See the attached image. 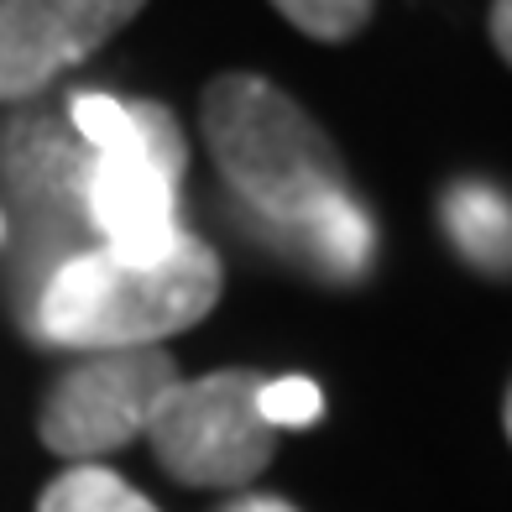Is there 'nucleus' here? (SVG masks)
<instances>
[{"label":"nucleus","instance_id":"f257e3e1","mask_svg":"<svg viewBox=\"0 0 512 512\" xmlns=\"http://www.w3.org/2000/svg\"><path fill=\"white\" fill-rule=\"evenodd\" d=\"M225 267L209 241L178 230L152 262H121L110 251H79L42 283L32 340L53 351H131L194 330L220 304Z\"/></svg>","mask_w":512,"mask_h":512},{"label":"nucleus","instance_id":"f03ea898","mask_svg":"<svg viewBox=\"0 0 512 512\" xmlns=\"http://www.w3.org/2000/svg\"><path fill=\"white\" fill-rule=\"evenodd\" d=\"M199 126L246 220H293L319 199L351 189L330 131L262 74L209 79Z\"/></svg>","mask_w":512,"mask_h":512},{"label":"nucleus","instance_id":"7ed1b4c3","mask_svg":"<svg viewBox=\"0 0 512 512\" xmlns=\"http://www.w3.org/2000/svg\"><path fill=\"white\" fill-rule=\"evenodd\" d=\"M256 371L173 382L147 418V445L178 486H246L272 465L277 429L256 413Z\"/></svg>","mask_w":512,"mask_h":512},{"label":"nucleus","instance_id":"20e7f679","mask_svg":"<svg viewBox=\"0 0 512 512\" xmlns=\"http://www.w3.org/2000/svg\"><path fill=\"white\" fill-rule=\"evenodd\" d=\"M0 173H6L11 209H16V220H6V230H16L11 288H16L21 330H32L42 283L68 256L84 251L79 230H89V215H84L89 162L48 121H16L0 131Z\"/></svg>","mask_w":512,"mask_h":512},{"label":"nucleus","instance_id":"39448f33","mask_svg":"<svg viewBox=\"0 0 512 512\" xmlns=\"http://www.w3.org/2000/svg\"><path fill=\"white\" fill-rule=\"evenodd\" d=\"M136 142L126 152L89 157L84 173V215L100 236V251L121 262H152L178 241V178L189 147L168 105L136 100Z\"/></svg>","mask_w":512,"mask_h":512},{"label":"nucleus","instance_id":"423d86ee","mask_svg":"<svg viewBox=\"0 0 512 512\" xmlns=\"http://www.w3.org/2000/svg\"><path fill=\"white\" fill-rule=\"evenodd\" d=\"M178 382V361L162 345L131 351H89L42 398L37 434L68 465H100L147 434V418L162 392Z\"/></svg>","mask_w":512,"mask_h":512},{"label":"nucleus","instance_id":"0eeeda50","mask_svg":"<svg viewBox=\"0 0 512 512\" xmlns=\"http://www.w3.org/2000/svg\"><path fill=\"white\" fill-rule=\"evenodd\" d=\"M147 0H0V100H32L131 27Z\"/></svg>","mask_w":512,"mask_h":512},{"label":"nucleus","instance_id":"6e6552de","mask_svg":"<svg viewBox=\"0 0 512 512\" xmlns=\"http://www.w3.org/2000/svg\"><path fill=\"white\" fill-rule=\"evenodd\" d=\"M246 230L267 241V251L314 272L319 283H361L377 256V225L351 189L319 199L293 220H246Z\"/></svg>","mask_w":512,"mask_h":512},{"label":"nucleus","instance_id":"1a4fd4ad","mask_svg":"<svg viewBox=\"0 0 512 512\" xmlns=\"http://www.w3.org/2000/svg\"><path fill=\"white\" fill-rule=\"evenodd\" d=\"M439 225H445V241L481 277H492V283L512 277V204L502 189H492L481 178L450 183L439 194Z\"/></svg>","mask_w":512,"mask_h":512},{"label":"nucleus","instance_id":"9d476101","mask_svg":"<svg viewBox=\"0 0 512 512\" xmlns=\"http://www.w3.org/2000/svg\"><path fill=\"white\" fill-rule=\"evenodd\" d=\"M37 512H157V507L105 465H68L58 481H48Z\"/></svg>","mask_w":512,"mask_h":512},{"label":"nucleus","instance_id":"9b49d317","mask_svg":"<svg viewBox=\"0 0 512 512\" xmlns=\"http://www.w3.org/2000/svg\"><path fill=\"white\" fill-rule=\"evenodd\" d=\"M68 121H74L79 142L105 157V152H126L136 142V115L131 105H121L115 95H100V89H89V95H74V105H68Z\"/></svg>","mask_w":512,"mask_h":512},{"label":"nucleus","instance_id":"f8f14e48","mask_svg":"<svg viewBox=\"0 0 512 512\" xmlns=\"http://www.w3.org/2000/svg\"><path fill=\"white\" fill-rule=\"evenodd\" d=\"M377 0H272V11H283V21H293L304 37L314 42H351Z\"/></svg>","mask_w":512,"mask_h":512},{"label":"nucleus","instance_id":"ddd939ff","mask_svg":"<svg viewBox=\"0 0 512 512\" xmlns=\"http://www.w3.org/2000/svg\"><path fill=\"white\" fill-rule=\"evenodd\" d=\"M256 413L267 418V429H309L324 418V392L309 377H262L256 392Z\"/></svg>","mask_w":512,"mask_h":512},{"label":"nucleus","instance_id":"4468645a","mask_svg":"<svg viewBox=\"0 0 512 512\" xmlns=\"http://www.w3.org/2000/svg\"><path fill=\"white\" fill-rule=\"evenodd\" d=\"M486 32H492V48H497V58H502V63H512V0H492Z\"/></svg>","mask_w":512,"mask_h":512},{"label":"nucleus","instance_id":"2eb2a0df","mask_svg":"<svg viewBox=\"0 0 512 512\" xmlns=\"http://www.w3.org/2000/svg\"><path fill=\"white\" fill-rule=\"evenodd\" d=\"M215 512H298L293 502H283V497H256V492H241L236 502H225V507H215Z\"/></svg>","mask_w":512,"mask_h":512},{"label":"nucleus","instance_id":"dca6fc26","mask_svg":"<svg viewBox=\"0 0 512 512\" xmlns=\"http://www.w3.org/2000/svg\"><path fill=\"white\" fill-rule=\"evenodd\" d=\"M0 241H6V209H0Z\"/></svg>","mask_w":512,"mask_h":512}]
</instances>
